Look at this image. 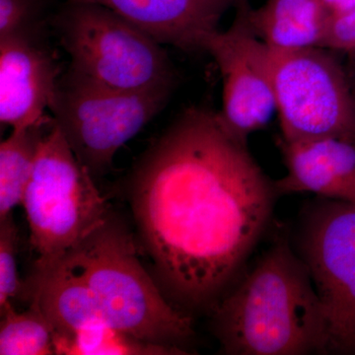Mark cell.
Here are the masks:
<instances>
[{
	"mask_svg": "<svg viewBox=\"0 0 355 355\" xmlns=\"http://www.w3.org/2000/svg\"><path fill=\"white\" fill-rule=\"evenodd\" d=\"M248 19L259 37L275 50L321 48L331 16L320 0H266L248 4Z\"/></svg>",
	"mask_w": 355,
	"mask_h": 355,
	"instance_id": "14",
	"label": "cell"
},
{
	"mask_svg": "<svg viewBox=\"0 0 355 355\" xmlns=\"http://www.w3.org/2000/svg\"><path fill=\"white\" fill-rule=\"evenodd\" d=\"M240 0H67L106 7L161 44L184 53L205 51L210 35Z\"/></svg>",
	"mask_w": 355,
	"mask_h": 355,
	"instance_id": "11",
	"label": "cell"
},
{
	"mask_svg": "<svg viewBox=\"0 0 355 355\" xmlns=\"http://www.w3.org/2000/svg\"><path fill=\"white\" fill-rule=\"evenodd\" d=\"M321 48L355 53V8L331 16Z\"/></svg>",
	"mask_w": 355,
	"mask_h": 355,
	"instance_id": "20",
	"label": "cell"
},
{
	"mask_svg": "<svg viewBox=\"0 0 355 355\" xmlns=\"http://www.w3.org/2000/svg\"><path fill=\"white\" fill-rule=\"evenodd\" d=\"M272 72L282 140L355 141L354 89L330 50L272 49Z\"/></svg>",
	"mask_w": 355,
	"mask_h": 355,
	"instance_id": "8",
	"label": "cell"
},
{
	"mask_svg": "<svg viewBox=\"0 0 355 355\" xmlns=\"http://www.w3.org/2000/svg\"><path fill=\"white\" fill-rule=\"evenodd\" d=\"M223 354H324V322L305 263L284 238L212 308Z\"/></svg>",
	"mask_w": 355,
	"mask_h": 355,
	"instance_id": "2",
	"label": "cell"
},
{
	"mask_svg": "<svg viewBox=\"0 0 355 355\" xmlns=\"http://www.w3.org/2000/svg\"><path fill=\"white\" fill-rule=\"evenodd\" d=\"M294 249L316 289L324 354H355V205L316 198L301 210Z\"/></svg>",
	"mask_w": 355,
	"mask_h": 355,
	"instance_id": "7",
	"label": "cell"
},
{
	"mask_svg": "<svg viewBox=\"0 0 355 355\" xmlns=\"http://www.w3.org/2000/svg\"><path fill=\"white\" fill-rule=\"evenodd\" d=\"M17 229L12 214L0 221V310L12 304V299L25 291L16 266Z\"/></svg>",
	"mask_w": 355,
	"mask_h": 355,
	"instance_id": "19",
	"label": "cell"
},
{
	"mask_svg": "<svg viewBox=\"0 0 355 355\" xmlns=\"http://www.w3.org/2000/svg\"><path fill=\"white\" fill-rule=\"evenodd\" d=\"M22 205L38 254L35 273L64 261L110 216L94 178L77 160L55 121L40 144Z\"/></svg>",
	"mask_w": 355,
	"mask_h": 355,
	"instance_id": "4",
	"label": "cell"
},
{
	"mask_svg": "<svg viewBox=\"0 0 355 355\" xmlns=\"http://www.w3.org/2000/svg\"><path fill=\"white\" fill-rule=\"evenodd\" d=\"M331 16L340 15L355 8V0H320Z\"/></svg>",
	"mask_w": 355,
	"mask_h": 355,
	"instance_id": "21",
	"label": "cell"
},
{
	"mask_svg": "<svg viewBox=\"0 0 355 355\" xmlns=\"http://www.w3.org/2000/svg\"><path fill=\"white\" fill-rule=\"evenodd\" d=\"M53 25L78 73L120 90L173 87L162 44L106 7L67 2Z\"/></svg>",
	"mask_w": 355,
	"mask_h": 355,
	"instance_id": "5",
	"label": "cell"
},
{
	"mask_svg": "<svg viewBox=\"0 0 355 355\" xmlns=\"http://www.w3.org/2000/svg\"><path fill=\"white\" fill-rule=\"evenodd\" d=\"M249 0H240L235 19L217 30L205 44L222 78V121L229 132L248 141L270 123L277 112L272 72V49L254 34L248 19Z\"/></svg>",
	"mask_w": 355,
	"mask_h": 355,
	"instance_id": "9",
	"label": "cell"
},
{
	"mask_svg": "<svg viewBox=\"0 0 355 355\" xmlns=\"http://www.w3.org/2000/svg\"><path fill=\"white\" fill-rule=\"evenodd\" d=\"M286 173L275 181L277 195L310 193L355 205V141L322 139H280Z\"/></svg>",
	"mask_w": 355,
	"mask_h": 355,
	"instance_id": "12",
	"label": "cell"
},
{
	"mask_svg": "<svg viewBox=\"0 0 355 355\" xmlns=\"http://www.w3.org/2000/svg\"><path fill=\"white\" fill-rule=\"evenodd\" d=\"M219 112L191 107L149 148L130 205L155 280L186 310L214 308L272 216L275 182Z\"/></svg>",
	"mask_w": 355,
	"mask_h": 355,
	"instance_id": "1",
	"label": "cell"
},
{
	"mask_svg": "<svg viewBox=\"0 0 355 355\" xmlns=\"http://www.w3.org/2000/svg\"><path fill=\"white\" fill-rule=\"evenodd\" d=\"M53 123V119L48 118L37 125L13 128L0 144V221L22 205L40 144Z\"/></svg>",
	"mask_w": 355,
	"mask_h": 355,
	"instance_id": "15",
	"label": "cell"
},
{
	"mask_svg": "<svg viewBox=\"0 0 355 355\" xmlns=\"http://www.w3.org/2000/svg\"><path fill=\"white\" fill-rule=\"evenodd\" d=\"M25 291L53 326L55 338L107 324L92 289L69 261L33 273Z\"/></svg>",
	"mask_w": 355,
	"mask_h": 355,
	"instance_id": "13",
	"label": "cell"
},
{
	"mask_svg": "<svg viewBox=\"0 0 355 355\" xmlns=\"http://www.w3.org/2000/svg\"><path fill=\"white\" fill-rule=\"evenodd\" d=\"M51 0H0V39L20 34H44Z\"/></svg>",
	"mask_w": 355,
	"mask_h": 355,
	"instance_id": "18",
	"label": "cell"
},
{
	"mask_svg": "<svg viewBox=\"0 0 355 355\" xmlns=\"http://www.w3.org/2000/svg\"><path fill=\"white\" fill-rule=\"evenodd\" d=\"M55 354L173 355L187 354L180 347L147 342L113 328L96 324L74 335L55 338Z\"/></svg>",
	"mask_w": 355,
	"mask_h": 355,
	"instance_id": "16",
	"label": "cell"
},
{
	"mask_svg": "<svg viewBox=\"0 0 355 355\" xmlns=\"http://www.w3.org/2000/svg\"><path fill=\"white\" fill-rule=\"evenodd\" d=\"M352 55H355V53H352Z\"/></svg>",
	"mask_w": 355,
	"mask_h": 355,
	"instance_id": "22",
	"label": "cell"
},
{
	"mask_svg": "<svg viewBox=\"0 0 355 355\" xmlns=\"http://www.w3.org/2000/svg\"><path fill=\"white\" fill-rule=\"evenodd\" d=\"M64 260L83 275L113 328L172 347L193 335L191 318L166 297L144 270L132 235L114 217L110 216Z\"/></svg>",
	"mask_w": 355,
	"mask_h": 355,
	"instance_id": "3",
	"label": "cell"
},
{
	"mask_svg": "<svg viewBox=\"0 0 355 355\" xmlns=\"http://www.w3.org/2000/svg\"><path fill=\"white\" fill-rule=\"evenodd\" d=\"M172 88L120 90L69 67L58 77L49 110L77 160L95 178L111 169L121 147L165 108Z\"/></svg>",
	"mask_w": 355,
	"mask_h": 355,
	"instance_id": "6",
	"label": "cell"
},
{
	"mask_svg": "<svg viewBox=\"0 0 355 355\" xmlns=\"http://www.w3.org/2000/svg\"><path fill=\"white\" fill-rule=\"evenodd\" d=\"M43 39V34L0 39V121L12 130L49 118L60 67Z\"/></svg>",
	"mask_w": 355,
	"mask_h": 355,
	"instance_id": "10",
	"label": "cell"
},
{
	"mask_svg": "<svg viewBox=\"0 0 355 355\" xmlns=\"http://www.w3.org/2000/svg\"><path fill=\"white\" fill-rule=\"evenodd\" d=\"M0 311V354H55V330L35 303L24 312L12 304Z\"/></svg>",
	"mask_w": 355,
	"mask_h": 355,
	"instance_id": "17",
	"label": "cell"
}]
</instances>
